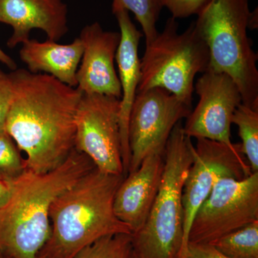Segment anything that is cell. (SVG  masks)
Masks as SVG:
<instances>
[{
	"label": "cell",
	"instance_id": "obj_1",
	"mask_svg": "<svg viewBox=\"0 0 258 258\" xmlns=\"http://www.w3.org/2000/svg\"><path fill=\"white\" fill-rule=\"evenodd\" d=\"M5 130L25 154L28 170L48 172L74 149L76 118L83 93L52 76L15 69Z\"/></svg>",
	"mask_w": 258,
	"mask_h": 258
},
{
	"label": "cell",
	"instance_id": "obj_2",
	"mask_svg": "<svg viewBox=\"0 0 258 258\" xmlns=\"http://www.w3.org/2000/svg\"><path fill=\"white\" fill-rule=\"evenodd\" d=\"M95 168L74 148L55 169L43 174L27 169L15 180L9 200L0 208V255L37 258L50 237L51 205Z\"/></svg>",
	"mask_w": 258,
	"mask_h": 258
},
{
	"label": "cell",
	"instance_id": "obj_3",
	"mask_svg": "<svg viewBox=\"0 0 258 258\" xmlns=\"http://www.w3.org/2000/svg\"><path fill=\"white\" fill-rule=\"evenodd\" d=\"M125 176L95 168L59 195L50 206V237L37 258H74L102 237L132 234L113 210Z\"/></svg>",
	"mask_w": 258,
	"mask_h": 258
},
{
	"label": "cell",
	"instance_id": "obj_4",
	"mask_svg": "<svg viewBox=\"0 0 258 258\" xmlns=\"http://www.w3.org/2000/svg\"><path fill=\"white\" fill-rule=\"evenodd\" d=\"M195 145L181 122L173 129L164 152V168L147 221L133 234L137 258H181L184 252L183 188Z\"/></svg>",
	"mask_w": 258,
	"mask_h": 258
},
{
	"label": "cell",
	"instance_id": "obj_5",
	"mask_svg": "<svg viewBox=\"0 0 258 258\" xmlns=\"http://www.w3.org/2000/svg\"><path fill=\"white\" fill-rule=\"evenodd\" d=\"M249 13V0H210L195 25L210 52L208 71L230 76L242 103L258 108V55L247 36Z\"/></svg>",
	"mask_w": 258,
	"mask_h": 258
},
{
	"label": "cell",
	"instance_id": "obj_6",
	"mask_svg": "<svg viewBox=\"0 0 258 258\" xmlns=\"http://www.w3.org/2000/svg\"><path fill=\"white\" fill-rule=\"evenodd\" d=\"M178 28L171 17L163 31L146 45L137 93L161 88L191 107L195 79L208 71L210 52L195 23L181 33Z\"/></svg>",
	"mask_w": 258,
	"mask_h": 258
},
{
	"label": "cell",
	"instance_id": "obj_7",
	"mask_svg": "<svg viewBox=\"0 0 258 258\" xmlns=\"http://www.w3.org/2000/svg\"><path fill=\"white\" fill-rule=\"evenodd\" d=\"M258 221V172L237 180L223 178L194 217L188 243H211Z\"/></svg>",
	"mask_w": 258,
	"mask_h": 258
},
{
	"label": "cell",
	"instance_id": "obj_8",
	"mask_svg": "<svg viewBox=\"0 0 258 258\" xmlns=\"http://www.w3.org/2000/svg\"><path fill=\"white\" fill-rule=\"evenodd\" d=\"M75 149L86 154L97 169L125 175L120 132V99L83 93L76 118Z\"/></svg>",
	"mask_w": 258,
	"mask_h": 258
},
{
	"label": "cell",
	"instance_id": "obj_9",
	"mask_svg": "<svg viewBox=\"0 0 258 258\" xmlns=\"http://www.w3.org/2000/svg\"><path fill=\"white\" fill-rule=\"evenodd\" d=\"M191 111V106L161 88L137 93L129 118L128 174L137 170L149 154H164L173 129Z\"/></svg>",
	"mask_w": 258,
	"mask_h": 258
},
{
	"label": "cell",
	"instance_id": "obj_10",
	"mask_svg": "<svg viewBox=\"0 0 258 258\" xmlns=\"http://www.w3.org/2000/svg\"><path fill=\"white\" fill-rule=\"evenodd\" d=\"M196 140L193 161L183 188L184 241L182 256L187 246L188 233L194 217L217 181L223 178L242 179L252 174L241 144L228 146L206 139Z\"/></svg>",
	"mask_w": 258,
	"mask_h": 258
},
{
	"label": "cell",
	"instance_id": "obj_11",
	"mask_svg": "<svg viewBox=\"0 0 258 258\" xmlns=\"http://www.w3.org/2000/svg\"><path fill=\"white\" fill-rule=\"evenodd\" d=\"M195 89L200 101L182 125L184 134L190 138L233 145L232 115L242 103L237 85L228 75L207 71L199 78Z\"/></svg>",
	"mask_w": 258,
	"mask_h": 258
},
{
	"label": "cell",
	"instance_id": "obj_12",
	"mask_svg": "<svg viewBox=\"0 0 258 258\" xmlns=\"http://www.w3.org/2000/svg\"><path fill=\"white\" fill-rule=\"evenodd\" d=\"M83 45L81 66L76 74L77 88L83 93L121 97L119 79L115 68L120 32L105 31L96 22L81 30Z\"/></svg>",
	"mask_w": 258,
	"mask_h": 258
},
{
	"label": "cell",
	"instance_id": "obj_13",
	"mask_svg": "<svg viewBox=\"0 0 258 258\" xmlns=\"http://www.w3.org/2000/svg\"><path fill=\"white\" fill-rule=\"evenodd\" d=\"M164 168V154H149L137 170L125 176L115 192V216L128 226L132 235L147 221L159 191Z\"/></svg>",
	"mask_w": 258,
	"mask_h": 258
},
{
	"label": "cell",
	"instance_id": "obj_14",
	"mask_svg": "<svg viewBox=\"0 0 258 258\" xmlns=\"http://www.w3.org/2000/svg\"><path fill=\"white\" fill-rule=\"evenodd\" d=\"M0 23L13 28L7 42L10 48L29 40L34 29L57 42L69 31L67 5L62 0H0Z\"/></svg>",
	"mask_w": 258,
	"mask_h": 258
},
{
	"label": "cell",
	"instance_id": "obj_15",
	"mask_svg": "<svg viewBox=\"0 0 258 258\" xmlns=\"http://www.w3.org/2000/svg\"><path fill=\"white\" fill-rule=\"evenodd\" d=\"M120 28V40L115 60L118 68L121 97L120 99V132L121 139L122 160L124 174L128 173L131 152L128 142V123L131 111L137 96L140 81V58L138 50L139 42L143 36L132 22L126 10L115 14Z\"/></svg>",
	"mask_w": 258,
	"mask_h": 258
},
{
	"label": "cell",
	"instance_id": "obj_16",
	"mask_svg": "<svg viewBox=\"0 0 258 258\" xmlns=\"http://www.w3.org/2000/svg\"><path fill=\"white\" fill-rule=\"evenodd\" d=\"M22 45L20 59L30 72H42L71 87H77L76 74L83 53V42L79 37L67 45L48 39L44 42L29 39Z\"/></svg>",
	"mask_w": 258,
	"mask_h": 258
},
{
	"label": "cell",
	"instance_id": "obj_17",
	"mask_svg": "<svg viewBox=\"0 0 258 258\" xmlns=\"http://www.w3.org/2000/svg\"><path fill=\"white\" fill-rule=\"evenodd\" d=\"M232 123L238 128L242 152L252 173L258 172V108L241 103L234 112Z\"/></svg>",
	"mask_w": 258,
	"mask_h": 258
},
{
	"label": "cell",
	"instance_id": "obj_18",
	"mask_svg": "<svg viewBox=\"0 0 258 258\" xmlns=\"http://www.w3.org/2000/svg\"><path fill=\"white\" fill-rule=\"evenodd\" d=\"M209 244L230 258H258V221Z\"/></svg>",
	"mask_w": 258,
	"mask_h": 258
},
{
	"label": "cell",
	"instance_id": "obj_19",
	"mask_svg": "<svg viewBox=\"0 0 258 258\" xmlns=\"http://www.w3.org/2000/svg\"><path fill=\"white\" fill-rule=\"evenodd\" d=\"M164 7V0H113L111 10L113 14L120 10L133 13L143 30L147 45L157 37V23Z\"/></svg>",
	"mask_w": 258,
	"mask_h": 258
},
{
	"label": "cell",
	"instance_id": "obj_20",
	"mask_svg": "<svg viewBox=\"0 0 258 258\" xmlns=\"http://www.w3.org/2000/svg\"><path fill=\"white\" fill-rule=\"evenodd\" d=\"M74 258H137L132 234L106 236L90 244Z\"/></svg>",
	"mask_w": 258,
	"mask_h": 258
},
{
	"label": "cell",
	"instance_id": "obj_21",
	"mask_svg": "<svg viewBox=\"0 0 258 258\" xmlns=\"http://www.w3.org/2000/svg\"><path fill=\"white\" fill-rule=\"evenodd\" d=\"M27 170L26 161L13 138L0 133V179L13 182Z\"/></svg>",
	"mask_w": 258,
	"mask_h": 258
},
{
	"label": "cell",
	"instance_id": "obj_22",
	"mask_svg": "<svg viewBox=\"0 0 258 258\" xmlns=\"http://www.w3.org/2000/svg\"><path fill=\"white\" fill-rule=\"evenodd\" d=\"M210 0H164V6L170 12L172 18H186L198 15Z\"/></svg>",
	"mask_w": 258,
	"mask_h": 258
},
{
	"label": "cell",
	"instance_id": "obj_23",
	"mask_svg": "<svg viewBox=\"0 0 258 258\" xmlns=\"http://www.w3.org/2000/svg\"><path fill=\"white\" fill-rule=\"evenodd\" d=\"M13 94L11 75L0 69V133L5 132V121Z\"/></svg>",
	"mask_w": 258,
	"mask_h": 258
},
{
	"label": "cell",
	"instance_id": "obj_24",
	"mask_svg": "<svg viewBox=\"0 0 258 258\" xmlns=\"http://www.w3.org/2000/svg\"><path fill=\"white\" fill-rule=\"evenodd\" d=\"M181 258H230L209 243L189 242Z\"/></svg>",
	"mask_w": 258,
	"mask_h": 258
},
{
	"label": "cell",
	"instance_id": "obj_25",
	"mask_svg": "<svg viewBox=\"0 0 258 258\" xmlns=\"http://www.w3.org/2000/svg\"><path fill=\"white\" fill-rule=\"evenodd\" d=\"M13 189V182H8L0 179V208L8 201Z\"/></svg>",
	"mask_w": 258,
	"mask_h": 258
},
{
	"label": "cell",
	"instance_id": "obj_26",
	"mask_svg": "<svg viewBox=\"0 0 258 258\" xmlns=\"http://www.w3.org/2000/svg\"><path fill=\"white\" fill-rule=\"evenodd\" d=\"M0 62L6 66L7 67L9 68L10 69L13 70V71L17 69V64L15 61L8 54L5 53L1 48H0Z\"/></svg>",
	"mask_w": 258,
	"mask_h": 258
},
{
	"label": "cell",
	"instance_id": "obj_27",
	"mask_svg": "<svg viewBox=\"0 0 258 258\" xmlns=\"http://www.w3.org/2000/svg\"><path fill=\"white\" fill-rule=\"evenodd\" d=\"M257 9L249 13L248 19V29L254 30L257 28Z\"/></svg>",
	"mask_w": 258,
	"mask_h": 258
},
{
	"label": "cell",
	"instance_id": "obj_28",
	"mask_svg": "<svg viewBox=\"0 0 258 258\" xmlns=\"http://www.w3.org/2000/svg\"><path fill=\"white\" fill-rule=\"evenodd\" d=\"M0 258H9V257H7V256H5V255H0Z\"/></svg>",
	"mask_w": 258,
	"mask_h": 258
}]
</instances>
